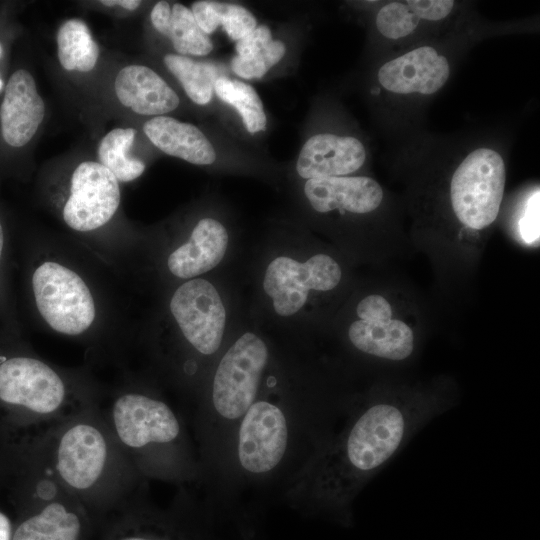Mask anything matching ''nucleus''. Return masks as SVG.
<instances>
[{"mask_svg":"<svg viewBox=\"0 0 540 540\" xmlns=\"http://www.w3.org/2000/svg\"><path fill=\"white\" fill-rule=\"evenodd\" d=\"M22 305L42 330L80 344L90 363L122 365L133 330L126 280L70 238L26 235L16 244Z\"/></svg>","mask_w":540,"mask_h":540,"instance_id":"1","label":"nucleus"},{"mask_svg":"<svg viewBox=\"0 0 540 540\" xmlns=\"http://www.w3.org/2000/svg\"><path fill=\"white\" fill-rule=\"evenodd\" d=\"M443 405L419 396L381 397L346 413L281 491L294 505L344 508Z\"/></svg>","mask_w":540,"mask_h":540,"instance_id":"2","label":"nucleus"},{"mask_svg":"<svg viewBox=\"0 0 540 540\" xmlns=\"http://www.w3.org/2000/svg\"><path fill=\"white\" fill-rule=\"evenodd\" d=\"M337 415L305 400L262 390L203 480L206 496H244L273 485L282 491Z\"/></svg>","mask_w":540,"mask_h":540,"instance_id":"3","label":"nucleus"},{"mask_svg":"<svg viewBox=\"0 0 540 540\" xmlns=\"http://www.w3.org/2000/svg\"><path fill=\"white\" fill-rule=\"evenodd\" d=\"M100 401L21 437L32 443L57 480L87 510L98 533L149 496V481L121 451L105 422Z\"/></svg>","mask_w":540,"mask_h":540,"instance_id":"4","label":"nucleus"},{"mask_svg":"<svg viewBox=\"0 0 540 540\" xmlns=\"http://www.w3.org/2000/svg\"><path fill=\"white\" fill-rule=\"evenodd\" d=\"M100 408L121 451L147 481L199 484L202 468L185 413L145 376L126 370L104 387Z\"/></svg>","mask_w":540,"mask_h":540,"instance_id":"5","label":"nucleus"},{"mask_svg":"<svg viewBox=\"0 0 540 540\" xmlns=\"http://www.w3.org/2000/svg\"><path fill=\"white\" fill-rule=\"evenodd\" d=\"M104 387L89 368L53 364L22 331L0 327V442L35 434L98 402Z\"/></svg>","mask_w":540,"mask_h":540,"instance_id":"6","label":"nucleus"},{"mask_svg":"<svg viewBox=\"0 0 540 540\" xmlns=\"http://www.w3.org/2000/svg\"><path fill=\"white\" fill-rule=\"evenodd\" d=\"M0 486L14 510L11 540H95L98 529L26 438L0 443Z\"/></svg>","mask_w":540,"mask_h":540,"instance_id":"7","label":"nucleus"},{"mask_svg":"<svg viewBox=\"0 0 540 540\" xmlns=\"http://www.w3.org/2000/svg\"><path fill=\"white\" fill-rule=\"evenodd\" d=\"M271 362L265 341L253 332L238 337L218 359L207 386L195 396L187 419L204 479L222 455L233 431L264 389Z\"/></svg>","mask_w":540,"mask_h":540,"instance_id":"8","label":"nucleus"},{"mask_svg":"<svg viewBox=\"0 0 540 540\" xmlns=\"http://www.w3.org/2000/svg\"><path fill=\"white\" fill-rule=\"evenodd\" d=\"M166 311L176 340L154 354V361L181 391L196 396L203 381L202 362L214 357L222 345L224 304L215 286L197 277L171 290Z\"/></svg>","mask_w":540,"mask_h":540,"instance_id":"9","label":"nucleus"},{"mask_svg":"<svg viewBox=\"0 0 540 540\" xmlns=\"http://www.w3.org/2000/svg\"><path fill=\"white\" fill-rule=\"evenodd\" d=\"M502 156L490 148L470 152L453 173L450 184L452 209L471 229L492 224L500 210L505 187Z\"/></svg>","mask_w":540,"mask_h":540,"instance_id":"10","label":"nucleus"},{"mask_svg":"<svg viewBox=\"0 0 540 540\" xmlns=\"http://www.w3.org/2000/svg\"><path fill=\"white\" fill-rule=\"evenodd\" d=\"M341 278L339 264L327 254H315L304 262L282 255L268 264L262 286L276 314L290 317L303 308L311 291H330Z\"/></svg>","mask_w":540,"mask_h":540,"instance_id":"11","label":"nucleus"},{"mask_svg":"<svg viewBox=\"0 0 540 540\" xmlns=\"http://www.w3.org/2000/svg\"><path fill=\"white\" fill-rule=\"evenodd\" d=\"M226 228L213 218H202L189 234L162 248L156 263L170 280L186 281L215 268L228 248Z\"/></svg>","mask_w":540,"mask_h":540,"instance_id":"12","label":"nucleus"},{"mask_svg":"<svg viewBox=\"0 0 540 540\" xmlns=\"http://www.w3.org/2000/svg\"><path fill=\"white\" fill-rule=\"evenodd\" d=\"M449 75L448 59L431 46H421L384 63L377 77L387 91L431 95L444 86Z\"/></svg>","mask_w":540,"mask_h":540,"instance_id":"13","label":"nucleus"},{"mask_svg":"<svg viewBox=\"0 0 540 540\" xmlns=\"http://www.w3.org/2000/svg\"><path fill=\"white\" fill-rule=\"evenodd\" d=\"M45 104L33 76L25 69L15 71L8 80L0 107L3 139L13 147L26 145L43 121Z\"/></svg>","mask_w":540,"mask_h":540,"instance_id":"14","label":"nucleus"},{"mask_svg":"<svg viewBox=\"0 0 540 540\" xmlns=\"http://www.w3.org/2000/svg\"><path fill=\"white\" fill-rule=\"evenodd\" d=\"M365 159L366 150L357 138L322 133L303 145L296 170L308 180L341 177L357 171Z\"/></svg>","mask_w":540,"mask_h":540,"instance_id":"15","label":"nucleus"},{"mask_svg":"<svg viewBox=\"0 0 540 540\" xmlns=\"http://www.w3.org/2000/svg\"><path fill=\"white\" fill-rule=\"evenodd\" d=\"M304 193L310 205L321 213L335 209L369 213L379 207L384 196L377 181L363 176L309 179Z\"/></svg>","mask_w":540,"mask_h":540,"instance_id":"16","label":"nucleus"},{"mask_svg":"<svg viewBox=\"0 0 540 540\" xmlns=\"http://www.w3.org/2000/svg\"><path fill=\"white\" fill-rule=\"evenodd\" d=\"M115 93L122 105L141 115H163L176 109L179 97L151 68L129 65L115 78Z\"/></svg>","mask_w":540,"mask_h":540,"instance_id":"17","label":"nucleus"},{"mask_svg":"<svg viewBox=\"0 0 540 540\" xmlns=\"http://www.w3.org/2000/svg\"><path fill=\"white\" fill-rule=\"evenodd\" d=\"M143 131L164 153L196 165H210L216 153L210 141L196 126L168 116L148 120Z\"/></svg>","mask_w":540,"mask_h":540,"instance_id":"18","label":"nucleus"},{"mask_svg":"<svg viewBox=\"0 0 540 540\" xmlns=\"http://www.w3.org/2000/svg\"><path fill=\"white\" fill-rule=\"evenodd\" d=\"M349 340L360 352L391 361L407 359L414 350V334L404 322L354 321L348 330Z\"/></svg>","mask_w":540,"mask_h":540,"instance_id":"19","label":"nucleus"},{"mask_svg":"<svg viewBox=\"0 0 540 540\" xmlns=\"http://www.w3.org/2000/svg\"><path fill=\"white\" fill-rule=\"evenodd\" d=\"M58 58L68 71H91L99 57V47L86 23L80 19L66 20L57 33Z\"/></svg>","mask_w":540,"mask_h":540,"instance_id":"20","label":"nucleus"},{"mask_svg":"<svg viewBox=\"0 0 540 540\" xmlns=\"http://www.w3.org/2000/svg\"><path fill=\"white\" fill-rule=\"evenodd\" d=\"M135 134L136 130L133 128H115L99 143V163L110 170L119 182H131L145 170L144 162L127 154Z\"/></svg>","mask_w":540,"mask_h":540,"instance_id":"21","label":"nucleus"},{"mask_svg":"<svg viewBox=\"0 0 540 540\" xmlns=\"http://www.w3.org/2000/svg\"><path fill=\"white\" fill-rule=\"evenodd\" d=\"M164 63L193 102L199 105L210 102L216 80L214 66L177 54H167Z\"/></svg>","mask_w":540,"mask_h":540,"instance_id":"22","label":"nucleus"},{"mask_svg":"<svg viewBox=\"0 0 540 540\" xmlns=\"http://www.w3.org/2000/svg\"><path fill=\"white\" fill-rule=\"evenodd\" d=\"M161 34L171 40L181 55L204 56L213 49L212 41L199 28L191 10L183 4H173L169 21Z\"/></svg>","mask_w":540,"mask_h":540,"instance_id":"23","label":"nucleus"},{"mask_svg":"<svg viewBox=\"0 0 540 540\" xmlns=\"http://www.w3.org/2000/svg\"><path fill=\"white\" fill-rule=\"evenodd\" d=\"M15 249L0 216V327L22 331L13 281Z\"/></svg>","mask_w":540,"mask_h":540,"instance_id":"24","label":"nucleus"},{"mask_svg":"<svg viewBox=\"0 0 540 540\" xmlns=\"http://www.w3.org/2000/svg\"><path fill=\"white\" fill-rule=\"evenodd\" d=\"M217 96L232 105L240 113L244 126L251 134L264 130L266 115L262 102L249 84L226 77H219L214 82Z\"/></svg>","mask_w":540,"mask_h":540,"instance_id":"25","label":"nucleus"},{"mask_svg":"<svg viewBox=\"0 0 540 540\" xmlns=\"http://www.w3.org/2000/svg\"><path fill=\"white\" fill-rule=\"evenodd\" d=\"M419 20L407 2L393 1L378 11L376 27L384 37L396 40L410 35Z\"/></svg>","mask_w":540,"mask_h":540,"instance_id":"26","label":"nucleus"},{"mask_svg":"<svg viewBox=\"0 0 540 540\" xmlns=\"http://www.w3.org/2000/svg\"><path fill=\"white\" fill-rule=\"evenodd\" d=\"M285 54V45L281 41H271L261 51L249 59L234 57L231 61L232 70L246 79L261 78Z\"/></svg>","mask_w":540,"mask_h":540,"instance_id":"27","label":"nucleus"},{"mask_svg":"<svg viewBox=\"0 0 540 540\" xmlns=\"http://www.w3.org/2000/svg\"><path fill=\"white\" fill-rule=\"evenodd\" d=\"M215 6L220 25L232 40L242 39L257 27L255 17L243 6L219 2H215Z\"/></svg>","mask_w":540,"mask_h":540,"instance_id":"28","label":"nucleus"},{"mask_svg":"<svg viewBox=\"0 0 540 540\" xmlns=\"http://www.w3.org/2000/svg\"><path fill=\"white\" fill-rule=\"evenodd\" d=\"M539 200V189H537L528 197L518 221L520 237L526 244L539 241Z\"/></svg>","mask_w":540,"mask_h":540,"instance_id":"29","label":"nucleus"},{"mask_svg":"<svg viewBox=\"0 0 540 540\" xmlns=\"http://www.w3.org/2000/svg\"><path fill=\"white\" fill-rule=\"evenodd\" d=\"M359 320L368 322H386L392 319V308L381 295L372 294L363 298L357 305Z\"/></svg>","mask_w":540,"mask_h":540,"instance_id":"30","label":"nucleus"},{"mask_svg":"<svg viewBox=\"0 0 540 540\" xmlns=\"http://www.w3.org/2000/svg\"><path fill=\"white\" fill-rule=\"evenodd\" d=\"M406 2L420 20L428 21L446 18L455 5L452 0H409Z\"/></svg>","mask_w":540,"mask_h":540,"instance_id":"31","label":"nucleus"},{"mask_svg":"<svg viewBox=\"0 0 540 540\" xmlns=\"http://www.w3.org/2000/svg\"><path fill=\"white\" fill-rule=\"evenodd\" d=\"M271 41V31L269 28L265 25L258 26L245 37L237 41V57L249 59L266 47Z\"/></svg>","mask_w":540,"mask_h":540,"instance_id":"32","label":"nucleus"},{"mask_svg":"<svg viewBox=\"0 0 540 540\" xmlns=\"http://www.w3.org/2000/svg\"><path fill=\"white\" fill-rule=\"evenodd\" d=\"M191 12L199 28L205 34H211L220 25L215 1H196L192 4Z\"/></svg>","mask_w":540,"mask_h":540,"instance_id":"33","label":"nucleus"},{"mask_svg":"<svg viewBox=\"0 0 540 540\" xmlns=\"http://www.w3.org/2000/svg\"><path fill=\"white\" fill-rule=\"evenodd\" d=\"M170 14L171 7L168 2L159 1L157 4L154 5L150 14V19L154 28L158 32L161 33L163 31L169 21Z\"/></svg>","mask_w":540,"mask_h":540,"instance_id":"34","label":"nucleus"},{"mask_svg":"<svg viewBox=\"0 0 540 540\" xmlns=\"http://www.w3.org/2000/svg\"><path fill=\"white\" fill-rule=\"evenodd\" d=\"M14 528V518L0 506V540H11Z\"/></svg>","mask_w":540,"mask_h":540,"instance_id":"35","label":"nucleus"},{"mask_svg":"<svg viewBox=\"0 0 540 540\" xmlns=\"http://www.w3.org/2000/svg\"><path fill=\"white\" fill-rule=\"evenodd\" d=\"M100 3L106 6L119 5L127 10H135L140 6L141 1L139 0H102L100 1Z\"/></svg>","mask_w":540,"mask_h":540,"instance_id":"36","label":"nucleus"},{"mask_svg":"<svg viewBox=\"0 0 540 540\" xmlns=\"http://www.w3.org/2000/svg\"><path fill=\"white\" fill-rule=\"evenodd\" d=\"M0 51H1V47H0ZM1 87H2V81L0 79V89H1Z\"/></svg>","mask_w":540,"mask_h":540,"instance_id":"37","label":"nucleus"}]
</instances>
